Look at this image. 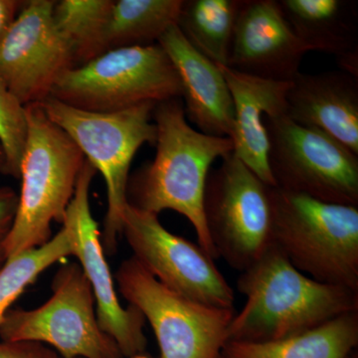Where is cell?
<instances>
[{
  "label": "cell",
  "mask_w": 358,
  "mask_h": 358,
  "mask_svg": "<svg viewBox=\"0 0 358 358\" xmlns=\"http://www.w3.org/2000/svg\"><path fill=\"white\" fill-rule=\"evenodd\" d=\"M152 120L157 152L152 162L129 178L128 203L157 215L173 210L185 216L194 228L199 246L215 260L218 256L205 221V185L213 162L233 152L232 141L193 129L180 99L157 103Z\"/></svg>",
  "instance_id": "1"
},
{
  "label": "cell",
  "mask_w": 358,
  "mask_h": 358,
  "mask_svg": "<svg viewBox=\"0 0 358 358\" xmlns=\"http://www.w3.org/2000/svg\"><path fill=\"white\" fill-rule=\"evenodd\" d=\"M237 288L247 301L231 322L228 341H280L358 312L357 291L308 277L274 243L241 273Z\"/></svg>",
  "instance_id": "2"
},
{
  "label": "cell",
  "mask_w": 358,
  "mask_h": 358,
  "mask_svg": "<svg viewBox=\"0 0 358 358\" xmlns=\"http://www.w3.org/2000/svg\"><path fill=\"white\" fill-rule=\"evenodd\" d=\"M25 108L28 129L20 164L21 190L6 241L7 259L50 241L52 224L63 223L86 159L40 103Z\"/></svg>",
  "instance_id": "3"
},
{
  "label": "cell",
  "mask_w": 358,
  "mask_h": 358,
  "mask_svg": "<svg viewBox=\"0 0 358 358\" xmlns=\"http://www.w3.org/2000/svg\"><path fill=\"white\" fill-rule=\"evenodd\" d=\"M47 117L60 127L85 159L102 174L107 190V212L101 233L108 255L117 252L128 206L129 169L136 152L145 143L155 145L157 127L152 112L157 103H141L114 113L79 110L48 96L40 103Z\"/></svg>",
  "instance_id": "4"
},
{
  "label": "cell",
  "mask_w": 358,
  "mask_h": 358,
  "mask_svg": "<svg viewBox=\"0 0 358 358\" xmlns=\"http://www.w3.org/2000/svg\"><path fill=\"white\" fill-rule=\"evenodd\" d=\"M273 243L303 274L358 292V206L272 187Z\"/></svg>",
  "instance_id": "5"
},
{
  "label": "cell",
  "mask_w": 358,
  "mask_h": 358,
  "mask_svg": "<svg viewBox=\"0 0 358 358\" xmlns=\"http://www.w3.org/2000/svg\"><path fill=\"white\" fill-rule=\"evenodd\" d=\"M182 96L180 80L159 43L110 49L65 71L52 98L76 109L114 113Z\"/></svg>",
  "instance_id": "6"
},
{
  "label": "cell",
  "mask_w": 358,
  "mask_h": 358,
  "mask_svg": "<svg viewBox=\"0 0 358 358\" xmlns=\"http://www.w3.org/2000/svg\"><path fill=\"white\" fill-rule=\"evenodd\" d=\"M52 296L33 310L10 308L0 324L2 341H37L62 358H124L98 324L93 289L79 263L62 266Z\"/></svg>",
  "instance_id": "7"
},
{
  "label": "cell",
  "mask_w": 358,
  "mask_h": 358,
  "mask_svg": "<svg viewBox=\"0 0 358 358\" xmlns=\"http://www.w3.org/2000/svg\"><path fill=\"white\" fill-rule=\"evenodd\" d=\"M272 187L233 152L207 178L204 215L212 245L241 273L273 245Z\"/></svg>",
  "instance_id": "8"
},
{
  "label": "cell",
  "mask_w": 358,
  "mask_h": 358,
  "mask_svg": "<svg viewBox=\"0 0 358 358\" xmlns=\"http://www.w3.org/2000/svg\"><path fill=\"white\" fill-rule=\"evenodd\" d=\"M117 288L154 331L160 358H217L229 341L234 308L209 307L162 285L131 257L115 273Z\"/></svg>",
  "instance_id": "9"
},
{
  "label": "cell",
  "mask_w": 358,
  "mask_h": 358,
  "mask_svg": "<svg viewBox=\"0 0 358 358\" xmlns=\"http://www.w3.org/2000/svg\"><path fill=\"white\" fill-rule=\"evenodd\" d=\"M275 187L358 206V155L319 129L282 114L264 117Z\"/></svg>",
  "instance_id": "10"
},
{
  "label": "cell",
  "mask_w": 358,
  "mask_h": 358,
  "mask_svg": "<svg viewBox=\"0 0 358 358\" xmlns=\"http://www.w3.org/2000/svg\"><path fill=\"white\" fill-rule=\"evenodd\" d=\"M122 235L134 258L171 291L209 307L234 308V289L213 259L199 245L166 230L157 214L129 204Z\"/></svg>",
  "instance_id": "11"
},
{
  "label": "cell",
  "mask_w": 358,
  "mask_h": 358,
  "mask_svg": "<svg viewBox=\"0 0 358 358\" xmlns=\"http://www.w3.org/2000/svg\"><path fill=\"white\" fill-rule=\"evenodd\" d=\"M54 0H27L0 36V80L22 105L42 103L59 77L74 67L53 18Z\"/></svg>",
  "instance_id": "12"
},
{
  "label": "cell",
  "mask_w": 358,
  "mask_h": 358,
  "mask_svg": "<svg viewBox=\"0 0 358 358\" xmlns=\"http://www.w3.org/2000/svg\"><path fill=\"white\" fill-rule=\"evenodd\" d=\"M96 173L94 166L85 159L62 225L72 240L73 256L79 260L93 289L99 326L114 339L124 357L131 358L143 355L147 348L148 341L143 333L145 319L134 306L122 307L117 298L101 232L90 203V190Z\"/></svg>",
  "instance_id": "13"
},
{
  "label": "cell",
  "mask_w": 358,
  "mask_h": 358,
  "mask_svg": "<svg viewBox=\"0 0 358 358\" xmlns=\"http://www.w3.org/2000/svg\"><path fill=\"white\" fill-rule=\"evenodd\" d=\"M310 52L282 15L277 0H244L227 67L277 82H292Z\"/></svg>",
  "instance_id": "14"
},
{
  "label": "cell",
  "mask_w": 358,
  "mask_h": 358,
  "mask_svg": "<svg viewBox=\"0 0 358 358\" xmlns=\"http://www.w3.org/2000/svg\"><path fill=\"white\" fill-rule=\"evenodd\" d=\"M157 43L178 72L185 117L200 133L230 138L234 126V106L220 68L197 51L178 25L171 26Z\"/></svg>",
  "instance_id": "15"
},
{
  "label": "cell",
  "mask_w": 358,
  "mask_h": 358,
  "mask_svg": "<svg viewBox=\"0 0 358 358\" xmlns=\"http://www.w3.org/2000/svg\"><path fill=\"white\" fill-rule=\"evenodd\" d=\"M287 115L358 155V78L341 70L299 73L287 94Z\"/></svg>",
  "instance_id": "16"
},
{
  "label": "cell",
  "mask_w": 358,
  "mask_h": 358,
  "mask_svg": "<svg viewBox=\"0 0 358 358\" xmlns=\"http://www.w3.org/2000/svg\"><path fill=\"white\" fill-rule=\"evenodd\" d=\"M234 106L231 141L233 155L266 185L275 187L268 166V138L264 117L287 114V94L292 82H277L243 74L217 65Z\"/></svg>",
  "instance_id": "17"
},
{
  "label": "cell",
  "mask_w": 358,
  "mask_h": 358,
  "mask_svg": "<svg viewBox=\"0 0 358 358\" xmlns=\"http://www.w3.org/2000/svg\"><path fill=\"white\" fill-rule=\"evenodd\" d=\"M294 34L310 51L333 55L339 69L358 78L357 0H277Z\"/></svg>",
  "instance_id": "18"
},
{
  "label": "cell",
  "mask_w": 358,
  "mask_h": 358,
  "mask_svg": "<svg viewBox=\"0 0 358 358\" xmlns=\"http://www.w3.org/2000/svg\"><path fill=\"white\" fill-rule=\"evenodd\" d=\"M358 345V312L345 313L303 333L268 343L228 341V358H348Z\"/></svg>",
  "instance_id": "19"
},
{
  "label": "cell",
  "mask_w": 358,
  "mask_h": 358,
  "mask_svg": "<svg viewBox=\"0 0 358 358\" xmlns=\"http://www.w3.org/2000/svg\"><path fill=\"white\" fill-rule=\"evenodd\" d=\"M185 0H117L106 28L105 52L157 43L178 24Z\"/></svg>",
  "instance_id": "20"
},
{
  "label": "cell",
  "mask_w": 358,
  "mask_h": 358,
  "mask_svg": "<svg viewBox=\"0 0 358 358\" xmlns=\"http://www.w3.org/2000/svg\"><path fill=\"white\" fill-rule=\"evenodd\" d=\"M244 0H185L178 27L214 64L228 66L233 34Z\"/></svg>",
  "instance_id": "21"
},
{
  "label": "cell",
  "mask_w": 358,
  "mask_h": 358,
  "mask_svg": "<svg viewBox=\"0 0 358 358\" xmlns=\"http://www.w3.org/2000/svg\"><path fill=\"white\" fill-rule=\"evenodd\" d=\"M113 6V0L55 2L54 22L61 36L69 45L74 67L105 53L103 39Z\"/></svg>",
  "instance_id": "22"
},
{
  "label": "cell",
  "mask_w": 358,
  "mask_h": 358,
  "mask_svg": "<svg viewBox=\"0 0 358 358\" xmlns=\"http://www.w3.org/2000/svg\"><path fill=\"white\" fill-rule=\"evenodd\" d=\"M72 240L65 227L48 243L7 259L0 268V324L14 301L38 279L47 268L66 257L73 256Z\"/></svg>",
  "instance_id": "23"
},
{
  "label": "cell",
  "mask_w": 358,
  "mask_h": 358,
  "mask_svg": "<svg viewBox=\"0 0 358 358\" xmlns=\"http://www.w3.org/2000/svg\"><path fill=\"white\" fill-rule=\"evenodd\" d=\"M27 129L25 106L0 80V143L6 152V176L20 179Z\"/></svg>",
  "instance_id": "24"
},
{
  "label": "cell",
  "mask_w": 358,
  "mask_h": 358,
  "mask_svg": "<svg viewBox=\"0 0 358 358\" xmlns=\"http://www.w3.org/2000/svg\"><path fill=\"white\" fill-rule=\"evenodd\" d=\"M17 205V193L8 186L0 187V268L7 260L6 241L13 227Z\"/></svg>",
  "instance_id": "25"
},
{
  "label": "cell",
  "mask_w": 358,
  "mask_h": 358,
  "mask_svg": "<svg viewBox=\"0 0 358 358\" xmlns=\"http://www.w3.org/2000/svg\"><path fill=\"white\" fill-rule=\"evenodd\" d=\"M0 358H62L50 346L37 341H0Z\"/></svg>",
  "instance_id": "26"
},
{
  "label": "cell",
  "mask_w": 358,
  "mask_h": 358,
  "mask_svg": "<svg viewBox=\"0 0 358 358\" xmlns=\"http://www.w3.org/2000/svg\"><path fill=\"white\" fill-rule=\"evenodd\" d=\"M24 3L22 0H0V36L15 20Z\"/></svg>",
  "instance_id": "27"
},
{
  "label": "cell",
  "mask_w": 358,
  "mask_h": 358,
  "mask_svg": "<svg viewBox=\"0 0 358 358\" xmlns=\"http://www.w3.org/2000/svg\"><path fill=\"white\" fill-rule=\"evenodd\" d=\"M6 152H4L3 147L0 143V174H4L6 171Z\"/></svg>",
  "instance_id": "28"
},
{
  "label": "cell",
  "mask_w": 358,
  "mask_h": 358,
  "mask_svg": "<svg viewBox=\"0 0 358 358\" xmlns=\"http://www.w3.org/2000/svg\"><path fill=\"white\" fill-rule=\"evenodd\" d=\"M131 358H152V357H148V355H145V353H143V355H136V357H133Z\"/></svg>",
  "instance_id": "29"
},
{
  "label": "cell",
  "mask_w": 358,
  "mask_h": 358,
  "mask_svg": "<svg viewBox=\"0 0 358 358\" xmlns=\"http://www.w3.org/2000/svg\"><path fill=\"white\" fill-rule=\"evenodd\" d=\"M217 358H228V357H226L225 355H223L222 352H221V355H219V357Z\"/></svg>",
  "instance_id": "30"
}]
</instances>
